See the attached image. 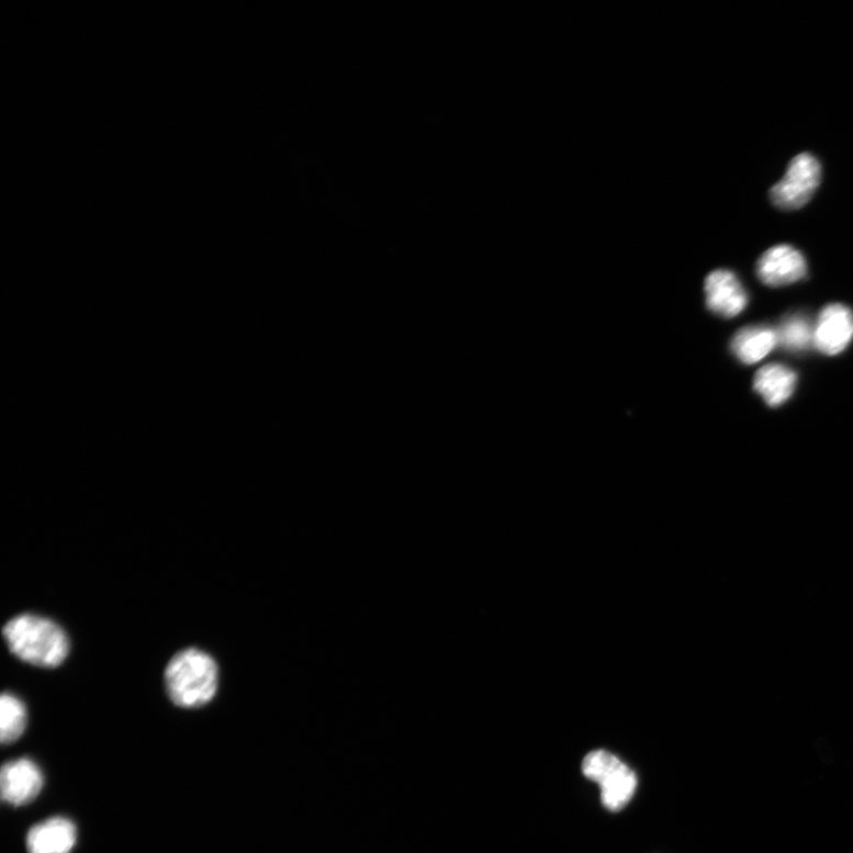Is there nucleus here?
Wrapping results in <instances>:
<instances>
[{
    "instance_id": "1",
    "label": "nucleus",
    "mask_w": 853,
    "mask_h": 853,
    "mask_svg": "<svg viewBox=\"0 0 853 853\" xmlns=\"http://www.w3.org/2000/svg\"><path fill=\"white\" fill-rule=\"evenodd\" d=\"M3 636L14 655L38 667H57L69 654L68 636L47 618L34 615L14 617L4 626Z\"/></svg>"
},
{
    "instance_id": "2",
    "label": "nucleus",
    "mask_w": 853,
    "mask_h": 853,
    "mask_svg": "<svg viewBox=\"0 0 853 853\" xmlns=\"http://www.w3.org/2000/svg\"><path fill=\"white\" fill-rule=\"evenodd\" d=\"M166 685L177 707L201 708L216 695L217 664L211 655L198 649L178 652L167 666Z\"/></svg>"
},
{
    "instance_id": "3",
    "label": "nucleus",
    "mask_w": 853,
    "mask_h": 853,
    "mask_svg": "<svg viewBox=\"0 0 853 853\" xmlns=\"http://www.w3.org/2000/svg\"><path fill=\"white\" fill-rule=\"evenodd\" d=\"M587 779L602 788V801L610 812H619L630 803L637 789V775L619 757L606 751H594L582 762Z\"/></svg>"
},
{
    "instance_id": "4",
    "label": "nucleus",
    "mask_w": 853,
    "mask_h": 853,
    "mask_svg": "<svg viewBox=\"0 0 853 853\" xmlns=\"http://www.w3.org/2000/svg\"><path fill=\"white\" fill-rule=\"evenodd\" d=\"M820 178L819 161L810 154H801L789 162L785 177L772 188L771 199L784 211H796L812 199Z\"/></svg>"
},
{
    "instance_id": "5",
    "label": "nucleus",
    "mask_w": 853,
    "mask_h": 853,
    "mask_svg": "<svg viewBox=\"0 0 853 853\" xmlns=\"http://www.w3.org/2000/svg\"><path fill=\"white\" fill-rule=\"evenodd\" d=\"M44 785V776L36 763L29 759L10 761L0 774L2 798L12 806L34 801Z\"/></svg>"
},
{
    "instance_id": "6",
    "label": "nucleus",
    "mask_w": 853,
    "mask_h": 853,
    "mask_svg": "<svg viewBox=\"0 0 853 853\" xmlns=\"http://www.w3.org/2000/svg\"><path fill=\"white\" fill-rule=\"evenodd\" d=\"M807 265L803 254L790 246L768 249L757 262L759 279L771 288L787 287L804 279Z\"/></svg>"
},
{
    "instance_id": "7",
    "label": "nucleus",
    "mask_w": 853,
    "mask_h": 853,
    "mask_svg": "<svg viewBox=\"0 0 853 853\" xmlns=\"http://www.w3.org/2000/svg\"><path fill=\"white\" fill-rule=\"evenodd\" d=\"M853 338V313L842 304L822 310L815 326V347L819 352L834 356L844 351Z\"/></svg>"
},
{
    "instance_id": "8",
    "label": "nucleus",
    "mask_w": 853,
    "mask_h": 853,
    "mask_svg": "<svg viewBox=\"0 0 853 853\" xmlns=\"http://www.w3.org/2000/svg\"><path fill=\"white\" fill-rule=\"evenodd\" d=\"M706 303L708 308L723 318H734L745 308L748 295L738 277L717 269L705 281Z\"/></svg>"
},
{
    "instance_id": "9",
    "label": "nucleus",
    "mask_w": 853,
    "mask_h": 853,
    "mask_svg": "<svg viewBox=\"0 0 853 853\" xmlns=\"http://www.w3.org/2000/svg\"><path fill=\"white\" fill-rule=\"evenodd\" d=\"M77 841L78 831L74 822L55 817L29 831L26 848L29 853H70Z\"/></svg>"
},
{
    "instance_id": "10",
    "label": "nucleus",
    "mask_w": 853,
    "mask_h": 853,
    "mask_svg": "<svg viewBox=\"0 0 853 853\" xmlns=\"http://www.w3.org/2000/svg\"><path fill=\"white\" fill-rule=\"evenodd\" d=\"M796 383L795 371L783 364H768L756 372L754 391L770 407H779L795 393Z\"/></svg>"
},
{
    "instance_id": "11",
    "label": "nucleus",
    "mask_w": 853,
    "mask_h": 853,
    "mask_svg": "<svg viewBox=\"0 0 853 853\" xmlns=\"http://www.w3.org/2000/svg\"><path fill=\"white\" fill-rule=\"evenodd\" d=\"M777 346L776 330L768 326H747L731 339V351L744 364H755Z\"/></svg>"
},
{
    "instance_id": "12",
    "label": "nucleus",
    "mask_w": 853,
    "mask_h": 853,
    "mask_svg": "<svg viewBox=\"0 0 853 853\" xmlns=\"http://www.w3.org/2000/svg\"><path fill=\"white\" fill-rule=\"evenodd\" d=\"M27 712L24 703L12 694L0 699V739L4 744L16 742L25 731Z\"/></svg>"
},
{
    "instance_id": "13",
    "label": "nucleus",
    "mask_w": 853,
    "mask_h": 853,
    "mask_svg": "<svg viewBox=\"0 0 853 853\" xmlns=\"http://www.w3.org/2000/svg\"><path fill=\"white\" fill-rule=\"evenodd\" d=\"M777 346L787 351L799 352L810 348L815 340V327L804 314L787 317L776 330Z\"/></svg>"
}]
</instances>
